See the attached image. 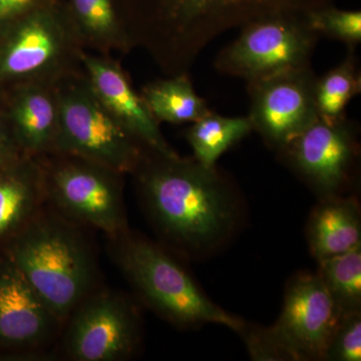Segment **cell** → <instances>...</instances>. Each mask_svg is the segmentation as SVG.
I'll return each mask as SVG.
<instances>
[{
	"instance_id": "6da1fadb",
	"label": "cell",
	"mask_w": 361,
	"mask_h": 361,
	"mask_svg": "<svg viewBox=\"0 0 361 361\" xmlns=\"http://www.w3.org/2000/svg\"><path fill=\"white\" fill-rule=\"evenodd\" d=\"M152 224L170 250L190 258L211 255L238 229V190L217 168L194 157L166 155L145 147L132 174Z\"/></svg>"
},
{
	"instance_id": "7a4b0ae2",
	"label": "cell",
	"mask_w": 361,
	"mask_h": 361,
	"mask_svg": "<svg viewBox=\"0 0 361 361\" xmlns=\"http://www.w3.org/2000/svg\"><path fill=\"white\" fill-rule=\"evenodd\" d=\"M336 0H140L123 23L133 47L167 75L188 73L207 45L228 30L279 16H304Z\"/></svg>"
},
{
	"instance_id": "3957f363",
	"label": "cell",
	"mask_w": 361,
	"mask_h": 361,
	"mask_svg": "<svg viewBox=\"0 0 361 361\" xmlns=\"http://www.w3.org/2000/svg\"><path fill=\"white\" fill-rule=\"evenodd\" d=\"M84 229L45 204L4 251L63 324L99 286L96 254Z\"/></svg>"
},
{
	"instance_id": "277c9868",
	"label": "cell",
	"mask_w": 361,
	"mask_h": 361,
	"mask_svg": "<svg viewBox=\"0 0 361 361\" xmlns=\"http://www.w3.org/2000/svg\"><path fill=\"white\" fill-rule=\"evenodd\" d=\"M109 255L140 304L180 329L207 323L238 332L244 320L213 302L174 254L128 228L106 237Z\"/></svg>"
},
{
	"instance_id": "5b68a950",
	"label": "cell",
	"mask_w": 361,
	"mask_h": 361,
	"mask_svg": "<svg viewBox=\"0 0 361 361\" xmlns=\"http://www.w3.org/2000/svg\"><path fill=\"white\" fill-rule=\"evenodd\" d=\"M87 51L68 6L37 0L27 11L0 21V87H56L84 71Z\"/></svg>"
},
{
	"instance_id": "8992f818",
	"label": "cell",
	"mask_w": 361,
	"mask_h": 361,
	"mask_svg": "<svg viewBox=\"0 0 361 361\" xmlns=\"http://www.w3.org/2000/svg\"><path fill=\"white\" fill-rule=\"evenodd\" d=\"M37 158L44 171L47 204L59 215L106 237L129 228L123 195L126 175L68 154Z\"/></svg>"
},
{
	"instance_id": "52a82bcc",
	"label": "cell",
	"mask_w": 361,
	"mask_h": 361,
	"mask_svg": "<svg viewBox=\"0 0 361 361\" xmlns=\"http://www.w3.org/2000/svg\"><path fill=\"white\" fill-rule=\"evenodd\" d=\"M59 111L54 153L68 154L130 175L145 147L104 108L85 71L56 85Z\"/></svg>"
},
{
	"instance_id": "ba28073f",
	"label": "cell",
	"mask_w": 361,
	"mask_h": 361,
	"mask_svg": "<svg viewBox=\"0 0 361 361\" xmlns=\"http://www.w3.org/2000/svg\"><path fill=\"white\" fill-rule=\"evenodd\" d=\"M140 302L99 285L66 318L54 356L71 361H123L142 342Z\"/></svg>"
},
{
	"instance_id": "9c48e42d",
	"label": "cell",
	"mask_w": 361,
	"mask_h": 361,
	"mask_svg": "<svg viewBox=\"0 0 361 361\" xmlns=\"http://www.w3.org/2000/svg\"><path fill=\"white\" fill-rule=\"evenodd\" d=\"M319 39L304 16H279L253 21L226 45L214 66L222 75L247 82L310 66Z\"/></svg>"
},
{
	"instance_id": "30bf717a",
	"label": "cell",
	"mask_w": 361,
	"mask_h": 361,
	"mask_svg": "<svg viewBox=\"0 0 361 361\" xmlns=\"http://www.w3.org/2000/svg\"><path fill=\"white\" fill-rule=\"evenodd\" d=\"M278 155L318 198L348 194L357 183V123L318 118Z\"/></svg>"
},
{
	"instance_id": "8fae6325",
	"label": "cell",
	"mask_w": 361,
	"mask_h": 361,
	"mask_svg": "<svg viewBox=\"0 0 361 361\" xmlns=\"http://www.w3.org/2000/svg\"><path fill=\"white\" fill-rule=\"evenodd\" d=\"M316 80L307 66L247 82L252 128L277 153L317 120Z\"/></svg>"
},
{
	"instance_id": "7c38bea8",
	"label": "cell",
	"mask_w": 361,
	"mask_h": 361,
	"mask_svg": "<svg viewBox=\"0 0 361 361\" xmlns=\"http://www.w3.org/2000/svg\"><path fill=\"white\" fill-rule=\"evenodd\" d=\"M63 322L6 254L0 257V348L23 357H54Z\"/></svg>"
},
{
	"instance_id": "4fadbf2b",
	"label": "cell",
	"mask_w": 361,
	"mask_h": 361,
	"mask_svg": "<svg viewBox=\"0 0 361 361\" xmlns=\"http://www.w3.org/2000/svg\"><path fill=\"white\" fill-rule=\"evenodd\" d=\"M341 317L317 273L299 272L289 280L281 314L270 327L291 360H325Z\"/></svg>"
},
{
	"instance_id": "5bb4252c",
	"label": "cell",
	"mask_w": 361,
	"mask_h": 361,
	"mask_svg": "<svg viewBox=\"0 0 361 361\" xmlns=\"http://www.w3.org/2000/svg\"><path fill=\"white\" fill-rule=\"evenodd\" d=\"M82 68L97 99L121 127L154 151L177 154L118 61L109 54L87 51Z\"/></svg>"
},
{
	"instance_id": "9a60e30c",
	"label": "cell",
	"mask_w": 361,
	"mask_h": 361,
	"mask_svg": "<svg viewBox=\"0 0 361 361\" xmlns=\"http://www.w3.org/2000/svg\"><path fill=\"white\" fill-rule=\"evenodd\" d=\"M6 99L14 134L25 155L54 153L59 133L56 87L20 85L6 92Z\"/></svg>"
},
{
	"instance_id": "2e32d148",
	"label": "cell",
	"mask_w": 361,
	"mask_h": 361,
	"mask_svg": "<svg viewBox=\"0 0 361 361\" xmlns=\"http://www.w3.org/2000/svg\"><path fill=\"white\" fill-rule=\"evenodd\" d=\"M308 246L317 262L361 247V210L353 195L319 198L306 227Z\"/></svg>"
},
{
	"instance_id": "e0dca14e",
	"label": "cell",
	"mask_w": 361,
	"mask_h": 361,
	"mask_svg": "<svg viewBox=\"0 0 361 361\" xmlns=\"http://www.w3.org/2000/svg\"><path fill=\"white\" fill-rule=\"evenodd\" d=\"M47 204L37 157L25 156L0 170V243L6 242Z\"/></svg>"
},
{
	"instance_id": "ac0fdd59",
	"label": "cell",
	"mask_w": 361,
	"mask_h": 361,
	"mask_svg": "<svg viewBox=\"0 0 361 361\" xmlns=\"http://www.w3.org/2000/svg\"><path fill=\"white\" fill-rule=\"evenodd\" d=\"M140 94L159 123H192L211 111L205 99L197 94L188 73L149 82Z\"/></svg>"
},
{
	"instance_id": "d6986e66",
	"label": "cell",
	"mask_w": 361,
	"mask_h": 361,
	"mask_svg": "<svg viewBox=\"0 0 361 361\" xmlns=\"http://www.w3.org/2000/svg\"><path fill=\"white\" fill-rule=\"evenodd\" d=\"M68 6L87 51L111 56L133 49L113 0H70Z\"/></svg>"
},
{
	"instance_id": "ffe728a7",
	"label": "cell",
	"mask_w": 361,
	"mask_h": 361,
	"mask_svg": "<svg viewBox=\"0 0 361 361\" xmlns=\"http://www.w3.org/2000/svg\"><path fill=\"white\" fill-rule=\"evenodd\" d=\"M253 130L248 116L227 118L211 111L192 123L186 139L194 158L205 167H216L221 156Z\"/></svg>"
},
{
	"instance_id": "44dd1931",
	"label": "cell",
	"mask_w": 361,
	"mask_h": 361,
	"mask_svg": "<svg viewBox=\"0 0 361 361\" xmlns=\"http://www.w3.org/2000/svg\"><path fill=\"white\" fill-rule=\"evenodd\" d=\"M361 92V73L355 49H348L342 63L317 78L315 106L318 118L336 121L346 116L349 102Z\"/></svg>"
},
{
	"instance_id": "7402d4cb",
	"label": "cell",
	"mask_w": 361,
	"mask_h": 361,
	"mask_svg": "<svg viewBox=\"0 0 361 361\" xmlns=\"http://www.w3.org/2000/svg\"><path fill=\"white\" fill-rule=\"evenodd\" d=\"M317 263L316 273L341 316L361 312V247Z\"/></svg>"
},
{
	"instance_id": "603a6c76",
	"label": "cell",
	"mask_w": 361,
	"mask_h": 361,
	"mask_svg": "<svg viewBox=\"0 0 361 361\" xmlns=\"http://www.w3.org/2000/svg\"><path fill=\"white\" fill-rule=\"evenodd\" d=\"M304 18L318 37L338 40L348 45V49H356L361 42L360 11H343L330 6L311 11Z\"/></svg>"
},
{
	"instance_id": "cb8c5ba5",
	"label": "cell",
	"mask_w": 361,
	"mask_h": 361,
	"mask_svg": "<svg viewBox=\"0 0 361 361\" xmlns=\"http://www.w3.org/2000/svg\"><path fill=\"white\" fill-rule=\"evenodd\" d=\"M325 360H361V312L341 316L330 338Z\"/></svg>"
},
{
	"instance_id": "d4e9b609",
	"label": "cell",
	"mask_w": 361,
	"mask_h": 361,
	"mask_svg": "<svg viewBox=\"0 0 361 361\" xmlns=\"http://www.w3.org/2000/svg\"><path fill=\"white\" fill-rule=\"evenodd\" d=\"M237 334L243 339L253 360H291L290 355L278 341L271 327H263L244 322Z\"/></svg>"
},
{
	"instance_id": "484cf974",
	"label": "cell",
	"mask_w": 361,
	"mask_h": 361,
	"mask_svg": "<svg viewBox=\"0 0 361 361\" xmlns=\"http://www.w3.org/2000/svg\"><path fill=\"white\" fill-rule=\"evenodd\" d=\"M25 155L16 134L6 110V102L0 103V170L13 165Z\"/></svg>"
},
{
	"instance_id": "4316f807",
	"label": "cell",
	"mask_w": 361,
	"mask_h": 361,
	"mask_svg": "<svg viewBox=\"0 0 361 361\" xmlns=\"http://www.w3.org/2000/svg\"><path fill=\"white\" fill-rule=\"evenodd\" d=\"M35 2L37 0H0V21L27 11Z\"/></svg>"
}]
</instances>
